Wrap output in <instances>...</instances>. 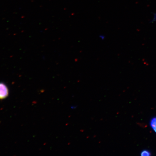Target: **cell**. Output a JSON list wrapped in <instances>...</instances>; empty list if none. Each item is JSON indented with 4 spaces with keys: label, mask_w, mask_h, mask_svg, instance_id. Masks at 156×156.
<instances>
[{
    "label": "cell",
    "mask_w": 156,
    "mask_h": 156,
    "mask_svg": "<svg viewBox=\"0 0 156 156\" xmlns=\"http://www.w3.org/2000/svg\"><path fill=\"white\" fill-rule=\"evenodd\" d=\"M9 94V89L6 85L3 83H0V100L6 98Z\"/></svg>",
    "instance_id": "6da1fadb"
},
{
    "label": "cell",
    "mask_w": 156,
    "mask_h": 156,
    "mask_svg": "<svg viewBox=\"0 0 156 156\" xmlns=\"http://www.w3.org/2000/svg\"><path fill=\"white\" fill-rule=\"evenodd\" d=\"M140 154L141 156H150L151 155V153L149 150H144L141 151Z\"/></svg>",
    "instance_id": "3957f363"
},
{
    "label": "cell",
    "mask_w": 156,
    "mask_h": 156,
    "mask_svg": "<svg viewBox=\"0 0 156 156\" xmlns=\"http://www.w3.org/2000/svg\"><path fill=\"white\" fill-rule=\"evenodd\" d=\"M71 108L73 109H75L76 108V106H73L71 107Z\"/></svg>",
    "instance_id": "5b68a950"
},
{
    "label": "cell",
    "mask_w": 156,
    "mask_h": 156,
    "mask_svg": "<svg viewBox=\"0 0 156 156\" xmlns=\"http://www.w3.org/2000/svg\"><path fill=\"white\" fill-rule=\"evenodd\" d=\"M150 124L152 129L156 133V117H153L151 119Z\"/></svg>",
    "instance_id": "7a4b0ae2"
},
{
    "label": "cell",
    "mask_w": 156,
    "mask_h": 156,
    "mask_svg": "<svg viewBox=\"0 0 156 156\" xmlns=\"http://www.w3.org/2000/svg\"><path fill=\"white\" fill-rule=\"evenodd\" d=\"M153 18H152L151 20L150 21V23H154L156 22V12L153 13Z\"/></svg>",
    "instance_id": "277c9868"
}]
</instances>
